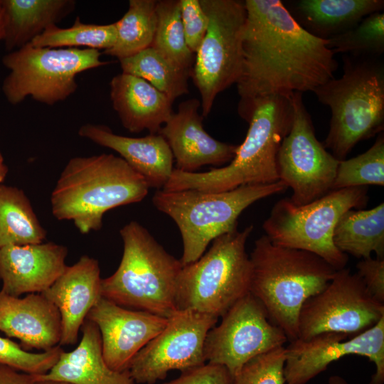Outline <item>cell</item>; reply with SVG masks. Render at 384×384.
I'll list each match as a JSON object with an SVG mask.
<instances>
[{
  "mask_svg": "<svg viewBox=\"0 0 384 384\" xmlns=\"http://www.w3.org/2000/svg\"><path fill=\"white\" fill-rule=\"evenodd\" d=\"M239 115L249 122L272 96L313 92L334 78L338 63L326 40L304 29L279 0H245Z\"/></svg>",
  "mask_w": 384,
  "mask_h": 384,
  "instance_id": "6da1fadb",
  "label": "cell"
},
{
  "mask_svg": "<svg viewBox=\"0 0 384 384\" xmlns=\"http://www.w3.org/2000/svg\"><path fill=\"white\" fill-rule=\"evenodd\" d=\"M149 187L122 158L112 154L71 158L50 196L58 220H71L82 234L97 231L104 214L142 201Z\"/></svg>",
  "mask_w": 384,
  "mask_h": 384,
  "instance_id": "7a4b0ae2",
  "label": "cell"
},
{
  "mask_svg": "<svg viewBox=\"0 0 384 384\" xmlns=\"http://www.w3.org/2000/svg\"><path fill=\"white\" fill-rule=\"evenodd\" d=\"M249 257L250 293L288 341L298 338L302 306L326 287L336 270L312 252L277 245L265 235L255 241Z\"/></svg>",
  "mask_w": 384,
  "mask_h": 384,
  "instance_id": "3957f363",
  "label": "cell"
},
{
  "mask_svg": "<svg viewBox=\"0 0 384 384\" xmlns=\"http://www.w3.org/2000/svg\"><path fill=\"white\" fill-rule=\"evenodd\" d=\"M292 118L291 96L264 99L254 110L246 137L229 164L205 172L189 173L174 169L162 189L221 192L243 185L279 181L277 155L290 129Z\"/></svg>",
  "mask_w": 384,
  "mask_h": 384,
  "instance_id": "277c9868",
  "label": "cell"
},
{
  "mask_svg": "<svg viewBox=\"0 0 384 384\" xmlns=\"http://www.w3.org/2000/svg\"><path fill=\"white\" fill-rule=\"evenodd\" d=\"M379 57L344 55L343 73L313 92L331 112L322 143L338 160L346 158L361 141L384 127V65Z\"/></svg>",
  "mask_w": 384,
  "mask_h": 384,
  "instance_id": "5b68a950",
  "label": "cell"
},
{
  "mask_svg": "<svg viewBox=\"0 0 384 384\" xmlns=\"http://www.w3.org/2000/svg\"><path fill=\"white\" fill-rule=\"evenodd\" d=\"M119 234L123 253L117 270L102 279V297L134 310L169 318L177 311L176 282L183 267L138 222L125 225Z\"/></svg>",
  "mask_w": 384,
  "mask_h": 384,
  "instance_id": "8992f818",
  "label": "cell"
},
{
  "mask_svg": "<svg viewBox=\"0 0 384 384\" xmlns=\"http://www.w3.org/2000/svg\"><path fill=\"white\" fill-rule=\"evenodd\" d=\"M287 188L279 180L221 192L160 189L154 194L152 203L177 225L183 242L180 261L184 266L198 260L215 238L237 229L238 219L247 207Z\"/></svg>",
  "mask_w": 384,
  "mask_h": 384,
  "instance_id": "52a82bcc",
  "label": "cell"
},
{
  "mask_svg": "<svg viewBox=\"0 0 384 384\" xmlns=\"http://www.w3.org/2000/svg\"><path fill=\"white\" fill-rule=\"evenodd\" d=\"M252 230L251 225L219 236L198 260L183 266L176 282L177 311L194 310L218 319L250 293L246 243Z\"/></svg>",
  "mask_w": 384,
  "mask_h": 384,
  "instance_id": "ba28073f",
  "label": "cell"
},
{
  "mask_svg": "<svg viewBox=\"0 0 384 384\" xmlns=\"http://www.w3.org/2000/svg\"><path fill=\"white\" fill-rule=\"evenodd\" d=\"M368 200L366 186L332 190L302 206L283 198L273 206L262 228L274 244L312 252L341 270L348 257L334 243L335 225L346 211L366 206Z\"/></svg>",
  "mask_w": 384,
  "mask_h": 384,
  "instance_id": "9c48e42d",
  "label": "cell"
},
{
  "mask_svg": "<svg viewBox=\"0 0 384 384\" xmlns=\"http://www.w3.org/2000/svg\"><path fill=\"white\" fill-rule=\"evenodd\" d=\"M100 56L95 49L41 48L28 43L3 57L10 70L3 82V93L12 105L31 97L53 105L76 91L77 75L110 63Z\"/></svg>",
  "mask_w": 384,
  "mask_h": 384,
  "instance_id": "30bf717a",
  "label": "cell"
},
{
  "mask_svg": "<svg viewBox=\"0 0 384 384\" xmlns=\"http://www.w3.org/2000/svg\"><path fill=\"white\" fill-rule=\"evenodd\" d=\"M209 25L191 77L201 98V115L210 112L217 95L238 81L242 68L245 1L200 0Z\"/></svg>",
  "mask_w": 384,
  "mask_h": 384,
  "instance_id": "8fae6325",
  "label": "cell"
},
{
  "mask_svg": "<svg viewBox=\"0 0 384 384\" xmlns=\"http://www.w3.org/2000/svg\"><path fill=\"white\" fill-rule=\"evenodd\" d=\"M292 118L277 155L279 180L291 188L290 201L296 206L308 204L329 191L339 160L319 142L302 93L291 95Z\"/></svg>",
  "mask_w": 384,
  "mask_h": 384,
  "instance_id": "7c38bea8",
  "label": "cell"
},
{
  "mask_svg": "<svg viewBox=\"0 0 384 384\" xmlns=\"http://www.w3.org/2000/svg\"><path fill=\"white\" fill-rule=\"evenodd\" d=\"M384 317V304L368 291L350 269L336 270L319 293L308 299L299 316L298 338L306 340L326 332L350 338L375 325Z\"/></svg>",
  "mask_w": 384,
  "mask_h": 384,
  "instance_id": "4fadbf2b",
  "label": "cell"
},
{
  "mask_svg": "<svg viewBox=\"0 0 384 384\" xmlns=\"http://www.w3.org/2000/svg\"><path fill=\"white\" fill-rule=\"evenodd\" d=\"M205 338L206 363L225 366L233 376L248 361L284 346L288 338L250 293L238 301Z\"/></svg>",
  "mask_w": 384,
  "mask_h": 384,
  "instance_id": "5bb4252c",
  "label": "cell"
},
{
  "mask_svg": "<svg viewBox=\"0 0 384 384\" xmlns=\"http://www.w3.org/2000/svg\"><path fill=\"white\" fill-rule=\"evenodd\" d=\"M218 319L194 310L174 313L164 330L132 360L128 370L134 382L154 384L170 370L183 372L205 364V338Z\"/></svg>",
  "mask_w": 384,
  "mask_h": 384,
  "instance_id": "9a60e30c",
  "label": "cell"
},
{
  "mask_svg": "<svg viewBox=\"0 0 384 384\" xmlns=\"http://www.w3.org/2000/svg\"><path fill=\"white\" fill-rule=\"evenodd\" d=\"M285 348L286 384H306L328 366L343 356L366 357L375 366L369 384L384 383V317L368 330L353 337L326 332L311 338H297Z\"/></svg>",
  "mask_w": 384,
  "mask_h": 384,
  "instance_id": "2e32d148",
  "label": "cell"
},
{
  "mask_svg": "<svg viewBox=\"0 0 384 384\" xmlns=\"http://www.w3.org/2000/svg\"><path fill=\"white\" fill-rule=\"evenodd\" d=\"M86 319L99 329L105 363L119 372L129 369L136 354L164 330L169 320L121 306L102 297Z\"/></svg>",
  "mask_w": 384,
  "mask_h": 384,
  "instance_id": "e0dca14e",
  "label": "cell"
},
{
  "mask_svg": "<svg viewBox=\"0 0 384 384\" xmlns=\"http://www.w3.org/2000/svg\"><path fill=\"white\" fill-rule=\"evenodd\" d=\"M200 107L196 98L181 102L159 132L170 147L175 169L181 171L196 172L207 165L223 166L233 160L238 147L214 139L205 130Z\"/></svg>",
  "mask_w": 384,
  "mask_h": 384,
  "instance_id": "ac0fdd59",
  "label": "cell"
},
{
  "mask_svg": "<svg viewBox=\"0 0 384 384\" xmlns=\"http://www.w3.org/2000/svg\"><path fill=\"white\" fill-rule=\"evenodd\" d=\"M68 248L53 242L0 247L1 291L20 297L42 293L63 274Z\"/></svg>",
  "mask_w": 384,
  "mask_h": 384,
  "instance_id": "d6986e66",
  "label": "cell"
},
{
  "mask_svg": "<svg viewBox=\"0 0 384 384\" xmlns=\"http://www.w3.org/2000/svg\"><path fill=\"white\" fill-rule=\"evenodd\" d=\"M97 260L82 255L42 294L58 309L61 317L59 346L74 345L88 313L102 297Z\"/></svg>",
  "mask_w": 384,
  "mask_h": 384,
  "instance_id": "ffe728a7",
  "label": "cell"
},
{
  "mask_svg": "<svg viewBox=\"0 0 384 384\" xmlns=\"http://www.w3.org/2000/svg\"><path fill=\"white\" fill-rule=\"evenodd\" d=\"M61 317L42 293L13 297L0 290V331L16 338L26 349L48 351L59 346Z\"/></svg>",
  "mask_w": 384,
  "mask_h": 384,
  "instance_id": "44dd1931",
  "label": "cell"
},
{
  "mask_svg": "<svg viewBox=\"0 0 384 384\" xmlns=\"http://www.w3.org/2000/svg\"><path fill=\"white\" fill-rule=\"evenodd\" d=\"M78 135L115 151L149 188L162 189L174 169L170 147L159 133L130 137L117 134L105 125L86 124L79 129Z\"/></svg>",
  "mask_w": 384,
  "mask_h": 384,
  "instance_id": "7402d4cb",
  "label": "cell"
},
{
  "mask_svg": "<svg viewBox=\"0 0 384 384\" xmlns=\"http://www.w3.org/2000/svg\"><path fill=\"white\" fill-rule=\"evenodd\" d=\"M110 86L113 109L130 132L157 134L174 112L173 102L141 78L122 73Z\"/></svg>",
  "mask_w": 384,
  "mask_h": 384,
  "instance_id": "603a6c76",
  "label": "cell"
},
{
  "mask_svg": "<svg viewBox=\"0 0 384 384\" xmlns=\"http://www.w3.org/2000/svg\"><path fill=\"white\" fill-rule=\"evenodd\" d=\"M82 338L73 351H62L57 363L36 380L63 381L70 384H135L127 370L115 371L105 361L101 335L97 325L85 319Z\"/></svg>",
  "mask_w": 384,
  "mask_h": 384,
  "instance_id": "cb8c5ba5",
  "label": "cell"
},
{
  "mask_svg": "<svg viewBox=\"0 0 384 384\" xmlns=\"http://www.w3.org/2000/svg\"><path fill=\"white\" fill-rule=\"evenodd\" d=\"M383 8V0H299L288 11L307 32L327 40Z\"/></svg>",
  "mask_w": 384,
  "mask_h": 384,
  "instance_id": "d4e9b609",
  "label": "cell"
},
{
  "mask_svg": "<svg viewBox=\"0 0 384 384\" xmlns=\"http://www.w3.org/2000/svg\"><path fill=\"white\" fill-rule=\"evenodd\" d=\"M73 0H2L6 49H18L71 13Z\"/></svg>",
  "mask_w": 384,
  "mask_h": 384,
  "instance_id": "484cf974",
  "label": "cell"
},
{
  "mask_svg": "<svg viewBox=\"0 0 384 384\" xmlns=\"http://www.w3.org/2000/svg\"><path fill=\"white\" fill-rule=\"evenodd\" d=\"M336 247L346 255L384 259V203L368 210L351 209L338 220L334 232Z\"/></svg>",
  "mask_w": 384,
  "mask_h": 384,
  "instance_id": "4316f807",
  "label": "cell"
},
{
  "mask_svg": "<svg viewBox=\"0 0 384 384\" xmlns=\"http://www.w3.org/2000/svg\"><path fill=\"white\" fill-rule=\"evenodd\" d=\"M46 237L24 192L0 184V247L41 243Z\"/></svg>",
  "mask_w": 384,
  "mask_h": 384,
  "instance_id": "83f0119b",
  "label": "cell"
},
{
  "mask_svg": "<svg viewBox=\"0 0 384 384\" xmlns=\"http://www.w3.org/2000/svg\"><path fill=\"white\" fill-rule=\"evenodd\" d=\"M119 62L122 73L145 80L173 102L189 92L191 73L151 46Z\"/></svg>",
  "mask_w": 384,
  "mask_h": 384,
  "instance_id": "f1b7e54d",
  "label": "cell"
},
{
  "mask_svg": "<svg viewBox=\"0 0 384 384\" xmlns=\"http://www.w3.org/2000/svg\"><path fill=\"white\" fill-rule=\"evenodd\" d=\"M156 0H129L124 16L114 23L117 39L103 53L119 60L150 47L156 28Z\"/></svg>",
  "mask_w": 384,
  "mask_h": 384,
  "instance_id": "f546056e",
  "label": "cell"
},
{
  "mask_svg": "<svg viewBox=\"0 0 384 384\" xmlns=\"http://www.w3.org/2000/svg\"><path fill=\"white\" fill-rule=\"evenodd\" d=\"M156 11V28L151 46L191 75L195 54L186 42L181 18L180 1H157Z\"/></svg>",
  "mask_w": 384,
  "mask_h": 384,
  "instance_id": "4dcf8cb0",
  "label": "cell"
},
{
  "mask_svg": "<svg viewBox=\"0 0 384 384\" xmlns=\"http://www.w3.org/2000/svg\"><path fill=\"white\" fill-rule=\"evenodd\" d=\"M117 39L114 23L105 25L82 23L78 16L69 28L56 25L48 26L34 38L31 43L41 48H78L104 49L112 48Z\"/></svg>",
  "mask_w": 384,
  "mask_h": 384,
  "instance_id": "1f68e13d",
  "label": "cell"
},
{
  "mask_svg": "<svg viewBox=\"0 0 384 384\" xmlns=\"http://www.w3.org/2000/svg\"><path fill=\"white\" fill-rule=\"evenodd\" d=\"M336 53L353 56L380 57L384 52V14L373 13L349 30L326 40Z\"/></svg>",
  "mask_w": 384,
  "mask_h": 384,
  "instance_id": "d6a6232c",
  "label": "cell"
},
{
  "mask_svg": "<svg viewBox=\"0 0 384 384\" xmlns=\"http://www.w3.org/2000/svg\"><path fill=\"white\" fill-rule=\"evenodd\" d=\"M370 185L384 186V135L355 157L339 161L332 190Z\"/></svg>",
  "mask_w": 384,
  "mask_h": 384,
  "instance_id": "836d02e7",
  "label": "cell"
},
{
  "mask_svg": "<svg viewBox=\"0 0 384 384\" xmlns=\"http://www.w3.org/2000/svg\"><path fill=\"white\" fill-rule=\"evenodd\" d=\"M63 350L57 346L41 353H31L7 338L0 336V364L32 375L47 373Z\"/></svg>",
  "mask_w": 384,
  "mask_h": 384,
  "instance_id": "e575fe53",
  "label": "cell"
},
{
  "mask_svg": "<svg viewBox=\"0 0 384 384\" xmlns=\"http://www.w3.org/2000/svg\"><path fill=\"white\" fill-rule=\"evenodd\" d=\"M285 346L255 356L233 376V384H286Z\"/></svg>",
  "mask_w": 384,
  "mask_h": 384,
  "instance_id": "d590c367",
  "label": "cell"
},
{
  "mask_svg": "<svg viewBox=\"0 0 384 384\" xmlns=\"http://www.w3.org/2000/svg\"><path fill=\"white\" fill-rule=\"evenodd\" d=\"M181 18L188 48L196 54L207 33L209 19L200 0H179Z\"/></svg>",
  "mask_w": 384,
  "mask_h": 384,
  "instance_id": "8d00e7d4",
  "label": "cell"
},
{
  "mask_svg": "<svg viewBox=\"0 0 384 384\" xmlns=\"http://www.w3.org/2000/svg\"><path fill=\"white\" fill-rule=\"evenodd\" d=\"M163 384H233V379L225 366L206 363L183 371L177 378Z\"/></svg>",
  "mask_w": 384,
  "mask_h": 384,
  "instance_id": "74e56055",
  "label": "cell"
},
{
  "mask_svg": "<svg viewBox=\"0 0 384 384\" xmlns=\"http://www.w3.org/2000/svg\"><path fill=\"white\" fill-rule=\"evenodd\" d=\"M356 274L370 294L384 304V259H362L356 264Z\"/></svg>",
  "mask_w": 384,
  "mask_h": 384,
  "instance_id": "f35d334b",
  "label": "cell"
},
{
  "mask_svg": "<svg viewBox=\"0 0 384 384\" xmlns=\"http://www.w3.org/2000/svg\"><path fill=\"white\" fill-rule=\"evenodd\" d=\"M36 375L15 370L0 364V384H36Z\"/></svg>",
  "mask_w": 384,
  "mask_h": 384,
  "instance_id": "ab89813d",
  "label": "cell"
},
{
  "mask_svg": "<svg viewBox=\"0 0 384 384\" xmlns=\"http://www.w3.org/2000/svg\"><path fill=\"white\" fill-rule=\"evenodd\" d=\"M8 170V167L4 164V157L0 152V184L4 181Z\"/></svg>",
  "mask_w": 384,
  "mask_h": 384,
  "instance_id": "60d3db41",
  "label": "cell"
},
{
  "mask_svg": "<svg viewBox=\"0 0 384 384\" xmlns=\"http://www.w3.org/2000/svg\"><path fill=\"white\" fill-rule=\"evenodd\" d=\"M329 384H348L347 381L339 375H332L329 378Z\"/></svg>",
  "mask_w": 384,
  "mask_h": 384,
  "instance_id": "b9f144b4",
  "label": "cell"
},
{
  "mask_svg": "<svg viewBox=\"0 0 384 384\" xmlns=\"http://www.w3.org/2000/svg\"><path fill=\"white\" fill-rule=\"evenodd\" d=\"M4 36V19L2 7H1L0 9V40H3Z\"/></svg>",
  "mask_w": 384,
  "mask_h": 384,
  "instance_id": "7bdbcfd3",
  "label": "cell"
},
{
  "mask_svg": "<svg viewBox=\"0 0 384 384\" xmlns=\"http://www.w3.org/2000/svg\"><path fill=\"white\" fill-rule=\"evenodd\" d=\"M36 384H70L63 381L55 380H37Z\"/></svg>",
  "mask_w": 384,
  "mask_h": 384,
  "instance_id": "ee69618b",
  "label": "cell"
},
{
  "mask_svg": "<svg viewBox=\"0 0 384 384\" xmlns=\"http://www.w3.org/2000/svg\"><path fill=\"white\" fill-rule=\"evenodd\" d=\"M1 4H2V0H0V9L1 7Z\"/></svg>",
  "mask_w": 384,
  "mask_h": 384,
  "instance_id": "f6af8a7d",
  "label": "cell"
}]
</instances>
